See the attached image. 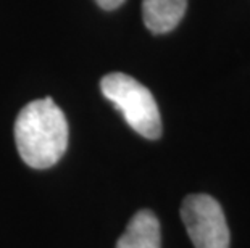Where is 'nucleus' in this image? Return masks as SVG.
I'll return each instance as SVG.
<instances>
[{"mask_svg":"<svg viewBox=\"0 0 250 248\" xmlns=\"http://www.w3.org/2000/svg\"><path fill=\"white\" fill-rule=\"evenodd\" d=\"M15 142L21 160L31 168L45 170L60 161L68 147V123L54 100H34L21 110Z\"/></svg>","mask_w":250,"mask_h":248,"instance_id":"1","label":"nucleus"},{"mask_svg":"<svg viewBox=\"0 0 250 248\" xmlns=\"http://www.w3.org/2000/svg\"><path fill=\"white\" fill-rule=\"evenodd\" d=\"M100 89L137 134L150 140L162 135L160 112L152 92L144 84L125 73H110L102 77Z\"/></svg>","mask_w":250,"mask_h":248,"instance_id":"2","label":"nucleus"},{"mask_svg":"<svg viewBox=\"0 0 250 248\" xmlns=\"http://www.w3.org/2000/svg\"><path fill=\"white\" fill-rule=\"evenodd\" d=\"M181 218L195 248H229V228L213 197L207 193L188 195L181 205Z\"/></svg>","mask_w":250,"mask_h":248,"instance_id":"3","label":"nucleus"},{"mask_svg":"<svg viewBox=\"0 0 250 248\" xmlns=\"http://www.w3.org/2000/svg\"><path fill=\"white\" fill-rule=\"evenodd\" d=\"M188 0H142V19L153 34H167L184 18Z\"/></svg>","mask_w":250,"mask_h":248,"instance_id":"4","label":"nucleus"},{"mask_svg":"<svg viewBox=\"0 0 250 248\" xmlns=\"http://www.w3.org/2000/svg\"><path fill=\"white\" fill-rule=\"evenodd\" d=\"M160 223L150 210H141L132 216L116 248H160Z\"/></svg>","mask_w":250,"mask_h":248,"instance_id":"5","label":"nucleus"},{"mask_svg":"<svg viewBox=\"0 0 250 248\" xmlns=\"http://www.w3.org/2000/svg\"><path fill=\"white\" fill-rule=\"evenodd\" d=\"M95 3H97L102 10L111 12V10H116L118 7H121V5L125 3V0H95Z\"/></svg>","mask_w":250,"mask_h":248,"instance_id":"6","label":"nucleus"}]
</instances>
